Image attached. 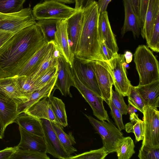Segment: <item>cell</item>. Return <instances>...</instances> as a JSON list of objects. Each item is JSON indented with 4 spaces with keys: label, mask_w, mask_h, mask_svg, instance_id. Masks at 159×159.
Listing matches in <instances>:
<instances>
[{
    "label": "cell",
    "mask_w": 159,
    "mask_h": 159,
    "mask_svg": "<svg viewBox=\"0 0 159 159\" xmlns=\"http://www.w3.org/2000/svg\"><path fill=\"white\" fill-rule=\"evenodd\" d=\"M45 41L36 24L15 33L0 48V78L16 76Z\"/></svg>",
    "instance_id": "6da1fadb"
},
{
    "label": "cell",
    "mask_w": 159,
    "mask_h": 159,
    "mask_svg": "<svg viewBox=\"0 0 159 159\" xmlns=\"http://www.w3.org/2000/svg\"><path fill=\"white\" fill-rule=\"evenodd\" d=\"M82 9V25L75 57L83 62L103 61L98 30L99 13L97 2L94 1Z\"/></svg>",
    "instance_id": "7a4b0ae2"
},
{
    "label": "cell",
    "mask_w": 159,
    "mask_h": 159,
    "mask_svg": "<svg viewBox=\"0 0 159 159\" xmlns=\"http://www.w3.org/2000/svg\"><path fill=\"white\" fill-rule=\"evenodd\" d=\"M134 56V62L139 77V85L159 80L158 61L148 47L144 45H139Z\"/></svg>",
    "instance_id": "3957f363"
},
{
    "label": "cell",
    "mask_w": 159,
    "mask_h": 159,
    "mask_svg": "<svg viewBox=\"0 0 159 159\" xmlns=\"http://www.w3.org/2000/svg\"><path fill=\"white\" fill-rule=\"evenodd\" d=\"M77 11L75 8L63 3L48 0L35 5L32 12L35 20L49 19L62 20H67Z\"/></svg>",
    "instance_id": "277c9868"
},
{
    "label": "cell",
    "mask_w": 159,
    "mask_h": 159,
    "mask_svg": "<svg viewBox=\"0 0 159 159\" xmlns=\"http://www.w3.org/2000/svg\"><path fill=\"white\" fill-rule=\"evenodd\" d=\"M94 129L100 136L103 147L108 154L115 152L118 140L123 137V133L110 120L107 122L99 121L84 114Z\"/></svg>",
    "instance_id": "5b68a950"
},
{
    "label": "cell",
    "mask_w": 159,
    "mask_h": 159,
    "mask_svg": "<svg viewBox=\"0 0 159 159\" xmlns=\"http://www.w3.org/2000/svg\"><path fill=\"white\" fill-rule=\"evenodd\" d=\"M36 23L30 7L16 13L0 12V30L16 33Z\"/></svg>",
    "instance_id": "8992f818"
},
{
    "label": "cell",
    "mask_w": 159,
    "mask_h": 159,
    "mask_svg": "<svg viewBox=\"0 0 159 159\" xmlns=\"http://www.w3.org/2000/svg\"><path fill=\"white\" fill-rule=\"evenodd\" d=\"M144 134L142 146L159 148V111L146 106L143 108Z\"/></svg>",
    "instance_id": "52a82bcc"
},
{
    "label": "cell",
    "mask_w": 159,
    "mask_h": 159,
    "mask_svg": "<svg viewBox=\"0 0 159 159\" xmlns=\"http://www.w3.org/2000/svg\"><path fill=\"white\" fill-rule=\"evenodd\" d=\"M105 61L111 74L115 90L124 97L127 96L132 85L127 76L124 54L117 53Z\"/></svg>",
    "instance_id": "ba28073f"
},
{
    "label": "cell",
    "mask_w": 159,
    "mask_h": 159,
    "mask_svg": "<svg viewBox=\"0 0 159 159\" xmlns=\"http://www.w3.org/2000/svg\"><path fill=\"white\" fill-rule=\"evenodd\" d=\"M72 76L75 87L91 107L93 114L102 121L110 120L105 109L102 98L84 85L79 79L73 67L71 68Z\"/></svg>",
    "instance_id": "9c48e42d"
},
{
    "label": "cell",
    "mask_w": 159,
    "mask_h": 159,
    "mask_svg": "<svg viewBox=\"0 0 159 159\" xmlns=\"http://www.w3.org/2000/svg\"><path fill=\"white\" fill-rule=\"evenodd\" d=\"M98 84L101 97L110 107L113 81L111 74L106 61H93Z\"/></svg>",
    "instance_id": "30bf717a"
},
{
    "label": "cell",
    "mask_w": 159,
    "mask_h": 159,
    "mask_svg": "<svg viewBox=\"0 0 159 159\" xmlns=\"http://www.w3.org/2000/svg\"><path fill=\"white\" fill-rule=\"evenodd\" d=\"M57 76L53 89H59L63 96L72 97L71 87H75L71 66L64 57L59 53L57 60Z\"/></svg>",
    "instance_id": "8fae6325"
},
{
    "label": "cell",
    "mask_w": 159,
    "mask_h": 159,
    "mask_svg": "<svg viewBox=\"0 0 159 159\" xmlns=\"http://www.w3.org/2000/svg\"><path fill=\"white\" fill-rule=\"evenodd\" d=\"M42 120L43 137L46 146V153L57 158L69 159L72 155L68 154L61 144L53 129L51 122L46 119Z\"/></svg>",
    "instance_id": "7c38bea8"
},
{
    "label": "cell",
    "mask_w": 159,
    "mask_h": 159,
    "mask_svg": "<svg viewBox=\"0 0 159 159\" xmlns=\"http://www.w3.org/2000/svg\"><path fill=\"white\" fill-rule=\"evenodd\" d=\"M72 67L80 80L88 88L101 97L93 61L83 62L75 57Z\"/></svg>",
    "instance_id": "4fadbf2b"
},
{
    "label": "cell",
    "mask_w": 159,
    "mask_h": 159,
    "mask_svg": "<svg viewBox=\"0 0 159 159\" xmlns=\"http://www.w3.org/2000/svg\"><path fill=\"white\" fill-rule=\"evenodd\" d=\"M54 41L60 54L64 57L72 67L75 57L70 46L67 30L66 20L58 21Z\"/></svg>",
    "instance_id": "5bb4252c"
},
{
    "label": "cell",
    "mask_w": 159,
    "mask_h": 159,
    "mask_svg": "<svg viewBox=\"0 0 159 159\" xmlns=\"http://www.w3.org/2000/svg\"><path fill=\"white\" fill-rule=\"evenodd\" d=\"M98 30L101 42L115 54L118 53L119 50L115 36L111 27L107 11L99 14Z\"/></svg>",
    "instance_id": "9a60e30c"
},
{
    "label": "cell",
    "mask_w": 159,
    "mask_h": 159,
    "mask_svg": "<svg viewBox=\"0 0 159 159\" xmlns=\"http://www.w3.org/2000/svg\"><path fill=\"white\" fill-rule=\"evenodd\" d=\"M83 10L77 11L66 20L67 30L70 47L74 54L80 35L83 20Z\"/></svg>",
    "instance_id": "2e32d148"
},
{
    "label": "cell",
    "mask_w": 159,
    "mask_h": 159,
    "mask_svg": "<svg viewBox=\"0 0 159 159\" xmlns=\"http://www.w3.org/2000/svg\"><path fill=\"white\" fill-rule=\"evenodd\" d=\"M19 130L20 140L17 145L18 148L46 152V146L43 137L31 133L20 126H19Z\"/></svg>",
    "instance_id": "e0dca14e"
},
{
    "label": "cell",
    "mask_w": 159,
    "mask_h": 159,
    "mask_svg": "<svg viewBox=\"0 0 159 159\" xmlns=\"http://www.w3.org/2000/svg\"><path fill=\"white\" fill-rule=\"evenodd\" d=\"M17 76L0 78V93L6 95L17 104L26 101L28 98L21 91Z\"/></svg>",
    "instance_id": "ac0fdd59"
},
{
    "label": "cell",
    "mask_w": 159,
    "mask_h": 159,
    "mask_svg": "<svg viewBox=\"0 0 159 159\" xmlns=\"http://www.w3.org/2000/svg\"><path fill=\"white\" fill-rule=\"evenodd\" d=\"M59 52L53 41L50 48L34 71L28 77L34 80L51 68L57 65Z\"/></svg>",
    "instance_id": "d6986e66"
},
{
    "label": "cell",
    "mask_w": 159,
    "mask_h": 159,
    "mask_svg": "<svg viewBox=\"0 0 159 159\" xmlns=\"http://www.w3.org/2000/svg\"><path fill=\"white\" fill-rule=\"evenodd\" d=\"M125 11V19L121 34L124 35L128 31L132 32L134 36L139 37L141 34L139 18L135 14L130 0H123Z\"/></svg>",
    "instance_id": "ffe728a7"
},
{
    "label": "cell",
    "mask_w": 159,
    "mask_h": 159,
    "mask_svg": "<svg viewBox=\"0 0 159 159\" xmlns=\"http://www.w3.org/2000/svg\"><path fill=\"white\" fill-rule=\"evenodd\" d=\"M17 104L11 98L0 93V116L5 129L9 125L15 122L19 115Z\"/></svg>",
    "instance_id": "44dd1931"
},
{
    "label": "cell",
    "mask_w": 159,
    "mask_h": 159,
    "mask_svg": "<svg viewBox=\"0 0 159 159\" xmlns=\"http://www.w3.org/2000/svg\"><path fill=\"white\" fill-rule=\"evenodd\" d=\"M39 119H46L59 125L52 110L48 97H44L28 108L24 113Z\"/></svg>",
    "instance_id": "7402d4cb"
},
{
    "label": "cell",
    "mask_w": 159,
    "mask_h": 159,
    "mask_svg": "<svg viewBox=\"0 0 159 159\" xmlns=\"http://www.w3.org/2000/svg\"><path fill=\"white\" fill-rule=\"evenodd\" d=\"M135 87L143 98L146 106L159 107V80Z\"/></svg>",
    "instance_id": "603a6c76"
},
{
    "label": "cell",
    "mask_w": 159,
    "mask_h": 159,
    "mask_svg": "<svg viewBox=\"0 0 159 159\" xmlns=\"http://www.w3.org/2000/svg\"><path fill=\"white\" fill-rule=\"evenodd\" d=\"M57 76V74L46 85L33 92L27 101L18 104L17 112L18 114L20 115L24 113L28 108L42 98L49 97L53 90Z\"/></svg>",
    "instance_id": "cb8c5ba5"
},
{
    "label": "cell",
    "mask_w": 159,
    "mask_h": 159,
    "mask_svg": "<svg viewBox=\"0 0 159 159\" xmlns=\"http://www.w3.org/2000/svg\"><path fill=\"white\" fill-rule=\"evenodd\" d=\"M159 13V0H149L146 14L144 23L141 29V34L147 43L151 36L154 22Z\"/></svg>",
    "instance_id": "d4e9b609"
},
{
    "label": "cell",
    "mask_w": 159,
    "mask_h": 159,
    "mask_svg": "<svg viewBox=\"0 0 159 159\" xmlns=\"http://www.w3.org/2000/svg\"><path fill=\"white\" fill-rule=\"evenodd\" d=\"M51 41L44 42L32 57L22 66L17 75L28 76L35 69L50 48Z\"/></svg>",
    "instance_id": "484cf974"
},
{
    "label": "cell",
    "mask_w": 159,
    "mask_h": 159,
    "mask_svg": "<svg viewBox=\"0 0 159 159\" xmlns=\"http://www.w3.org/2000/svg\"><path fill=\"white\" fill-rule=\"evenodd\" d=\"M15 122L26 131L33 134L44 136L41 119L24 113L20 114L16 118Z\"/></svg>",
    "instance_id": "4316f807"
},
{
    "label": "cell",
    "mask_w": 159,
    "mask_h": 159,
    "mask_svg": "<svg viewBox=\"0 0 159 159\" xmlns=\"http://www.w3.org/2000/svg\"><path fill=\"white\" fill-rule=\"evenodd\" d=\"M55 90L53 89L48 99L59 125L63 128L66 127L68 124L65 105L61 99L53 96Z\"/></svg>",
    "instance_id": "83f0119b"
},
{
    "label": "cell",
    "mask_w": 159,
    "mask_h": 159,
    "mask_svg": "<svg viewBox=\"0 0 159 159\" xmlns=\"http://www.w3.org/2000/svg\"><path fill=\"white\" fill-rule=\"evenodd\" d=\"M52 123L61 144L67 153L71 155L77 152V150L73 146L76 143L72 132L67 134L60 125L52 122Z\"/></svg>",
    "instance_id": "f1b7e54d"
},
{
    "label": "cell",
    "mask_w": 159,
    "mask_h": 159,
    "mask_svg": "<svg viewBox=\"0 0 159 159\" xmlns=\"http://www.w3.org/2000/svg\"><path fill=\"white\" fill-rule=\"evenodd\" d=\"M134 141L130 137H123L118 141L115 152L118 159H129L135 153Z\"/></svg>",
    "instance_id": "f546056e"
},
{
    "label": "cell",
    "mask_w": 159,
    "mask_h": 159,
    "mask_svg": "<svg viewBox=\"0 0 159 159\" xmlns=\"http://www.w3.org/2000/svg\"><path fill=\"white\" fill-rule=\"evenodd\" d=\"M129 119L130 121L125 125L126 131L134 133L137 142L143 140L144 134L143 121L139 118L138 114L135 113L129 115Z\"/></svg>",
    "instance_id": "4dcf8cb0"
},
{
    "label": "cell",
    "mask_w": 159,
    "mask_h": 159,
    "mask_svg": "<svg viewBox=\"0 0 159 159\" xmlns=\"http://www.w3.org/2000/svg\"><path fill=\"white\" fill-rule=\"evenodd\" d=\"M59 20L54 19H43L38 20L36 24L40 29L45 42L54 41L57 30V24Z\"/></svg>",
    "instance_id": "1f68e13d"
},
{
    "label": "cell",
    "mask_w": 159,
    "mask_h": 159,
    "mask_svg": "<svg viewBox=\"0 0 159 159\" xmlns=\"http://www.w3.org/2000/svg\"><path fill=\"white\" fill-rule=\"evenodd\" d=\"M26 0H0V12L5 13L18 12L23 8Z\"/></svg>",
    "instance_id": "d6a6232c"
},
{
    "label": "cell",
    "mask_w": 159,
    "mask_h": 159,
    "mask_svg": "<svg viewBox=\"0 0 159 159\" xmlns=\"http://www.w3.org/2000/svg\"><path fill=\"white\" fill-rule=\"evenodd\" d=\"M49 159L46 152L24 150L18 148L11 159Z\"/></svg>",
    "instance_id": "836d02e7"
},
{
    "label": "cell",
    "mask_w": 159,
    "mask_h": 159,
    "mask_svg": "<svg viewBox=\"0 0 159 159\" xmlns=\"http://www.w3.org/2000/svg\"><path fill=\"white\" fill-rule=\"evenodd\" d=\"M17 79L21 91L28 99L33 92L39 90L35 85L34 81L28 77L25 76H17Z\"/></svg>",
    "instance_id": "e575fe53"
},
{
    "label": "cell",
    "mask_w": 159,
    "mask_h": 159,
    "mask_svg": "<svg viewBox=\"0 0 159 159\" xmlns=\"http://www.w3.org/2000/svg\"><path fill=\"white\" fill-rule=\"evenodd\" d=\"M127 97L129 104L143 113L144 107L146 105L143 98L136 90L135 86L131 85Z\"/></svg>",
    "instance_id": "d590c367"
},
{
    "label": "cell",
    "mask_w": 159,
    "mask_h": 159,
    "mask_svg": "<svg viewBox=\"0 0 159 159\" xmlns=\"http://www.w3.org/2000/svg\"><path fill=\"white\" fill-rule=\"evenodd\" d=\"M108 154L104 148L91 150L75 156H72L69 159H104Z\"/></svg>",
    "instance_id": "8d00e7d4"
},
{
    "label": "cell",
    "mask_w": 159,
    "mask_h": 159,
    "mask_svg": "<svg viewBox=\"0 0 159 159\" xmlns=\"http://www.w3.org/2000/svg\"><path fill=\"white\" fill-rule=\"evenodd\" d=\"M57 66L52 67L34 80L35 85L39 89L48 84L57 75Z\"/></svg>",
    "instance_id": "74e56055"
},
{
    "label": "cell",
    "mask_w": 159,
    "mask_h": 159,
    "mask_svg": "<svg viewBox=\"0 0 159 159\" xmlns=\"http://www.w3.org/2000/svg\"><path fill=\"white\" fill-rule=\"evenodd\" d=\"M147 43L148 47L153 51L159 52V13L156 18L151 36Z\"/></svg>",
    "instance_id": "f35d334b"
},
{
    "label": "cell",
    "mask_w": 159,
    "mask_h": 159,
    "mask_svg": "<svg viewBox=\"0 0 159 159\" xmlns=\"http://www.w3.org/2000/svg\"><path fill=\"white\" fill-rule=\"evenodd\" d=\"M111 101L122 115L128 113V106L125 103L124 97L116 91L112 90Z\"/></svg>",
    "instance_id": "ab89813d"
},
{
    "label": "cell",
    "mask_w": 159,
    "mask_h": 159,
    "mask_svg": "<svg viewBox=\"0 0 159 159\" xmlns=\"http://www.w3.org/2000/svg\"><path fill=\"white\" fill-rule=\"evenodd\" d=\"M138 157L140 159H159V148L141 146Z\"/></svg>",
    "instance_id": "60d3db41"
},
{
    "label": "cell",
    "mask_w": 159,
    "mask_h": 159,
    "mask_svg": "<svg viewBox=\"0 0 159 159\" xmlns=\"http://www.w3.org/2000/svg\"><path fill=\"white\" fill-rule=\"evenodd\" d=\"M111 114L117 128L120 131L125 129L122 120V114L111 101L110 107Z\"/></svg>",
    "instance_id": "b9f144b4"
},
{
    "label": "cell",
    "mask_w": 159,
    "mask_h": 159,
    "mask_svg": "<svg viewBox=\"0 0 159 159\" xmlns=\"http://www.w3.org/2000/svg\"><path fill=\"white\" fill-rule=\"evenodd\" d=\"M149 0H140L139 20L141 29L145 21L146 14Z\"/></svg>",
    "instance_id": "7bdbcfd3"
},
{
    "label": "cell",
    "mask_w": 159,
    "mask_h": 159,
    "mask_svg": "<svg viewBox=\"0 0 159 159\" xmlns=\"http://www.w3.org/2000/svg\"><path fill=\"white\" fill-rule=\"evenodd\" d=\"M18 148L16 146L13 147H7L0 151V159H11Z\"/></svg>",
    "instance_id": "ee69618b"
},
{
    "label": "cell",
    "mask_w": 159,
    "mask_h": 159,
    "mask_svg": "<svg viewBox=\"0 0 159 159\" xmlns=\"http://www.w3.org/2000/svg\"><path fill=\"white\" fill-rule=\"evenodd\" d=\"M101 48L103 61L111 59L115 54L106 45L104 42H101Z\"/></svg>",
    "instance_id": "f6af8a7d"
},
{
    "label": "cell",
    "mask_w": 159,
    "mask_h": 159,
    "mask_svg": "<svg viewBox=\"0 0 159 159\" xmlns=\"http://www.w3.org/2000/svg\"><path fill=\"white\" fill-rule=\"evenodd\" d=\"M15 33L0 30V48Z\"/></svg>",
    "instance_id": "bcb514c9"
},
{
    "label": "cell",
    "mask_w": 159,
    "mask_h": 159,
    "mask_svg": "<svg viewBox=\"0 0 159 159\" xmlns=\"http://www.w3.org/2000/svg\"><path fill=\"white\" fill-rule=\"evenodd\" d=\"M111 0H98L97 2L99 14L107 11V6Z\"/></svg>",
    "instance_id": "7dc6e473"
},
{
    "label": "cell",
    "mask_w": 159,
    "mask_h": 159,
    "mask_svg": "<svg viewBox=\"0 0 159 159\" xmlns=\"http://www.w3.org/2000/svg\"><path fill=\"white\" fill-rule=\"evenodd\" d=\"M134 11L139 18L140 0H130Z\"/></svg>",
    "instance_id": "c3c4849f"
},
{
    "label": "cell",
    "mask_w": 159,
    "mask_h": 159,
    "mask_svg": "<svg viewBox=\"0 0 159 159\" xmlns=\"http://www.w3.org/2000/svg\"><path fill=\"white\" fill-rule=\"evenodd\" d=\"M125 61L127 63H129L132 61L133 58L132 53L129 51H126L124 54Z\"/></svg>",
    "instance_id": "681fc988"
},
{
    "label": "cell",
    "mask_w": 159,
    "mask_h": 159,
    "mask_svg": "<svg viewBox=\"0 0 159 159\" xmlns=\"http://www.w3.org/2000/svg\"><path fill=\"white\" fill-rule=\"evenodd\" d=\"M84 0H75V9L77 10L82 9Z\"/></svg>",
    "instance_id": "f907efd6"
},
{
    "label": "cell",
    "mask_w": 159,
    "mask_h": 159,
    "mask_svg": "<svg viewBox=\"0 0 159 159\" xmlns=\"http://www.w3.org/2000/svg\"><path fill=\"white\" fill-rule=\"evenodd\" d=\"M5 130V129L0 116V139H2L4 137Z\"/></svg>",
    "instance_id": "816d5d0a"
},
{
    "label": "cell",
    "mask_w": 159,
    "mask_h": 159,
    "mask_svg": "<svg viewBox=\"0 0 159 159\" xmlns=\"http://www.w3.org/2000/svg\"><path fill=\"white\" fill-rule=\"evenodd\" d=\"M137 110L136 108L129 104L128 106V113L129 115L137 112Z\"/></svg>",
    "instance_id": "f5cc1de1"
},
{
    "label": "cell",
    "mask_w": 159,
    "mask_h": 159,
    "mask_svg": "<svg viewBox=\"0 0 159 159\" xmlns=\"http://www.w3.org/2000/svg\"><path fill=\"white\" fill-rule=\"evenodd\" d=\"M95 0H84L82 9L89 5Z\"/></svg>",
    "instance_id": "db71d44e"
},
{
    "label": "cell",
    "mask_w": 159,
    "mask_h": 159,
    "mask_svg": "<svg viewBox=\"0 0 159 159\" xmlns=\"http://www.w3.org/2000/svg\"><path fill=\"white\" fill-rule=\"evenodd\" d=\"M56 1L63 3L71 4L75 2V0H53Z\"/></svg>",
    "instance_id": "11a10c76"
},
{
    "label": "cell",
    "mask_w": 159,
    "mask_h": 159,
    "mask_svg": "<svg viewBox=\"0 0 159 159\" xmlns=\"http://www.w3.org/2000/svg\"><path fill=\"white\" fill-rule=\"evenodd\" d=\"M125 66L126 69H129V65L128 64V63H126L125 64Z\"/></svg>",
    "instance_id": "9f6ffc18"
}]
</instances>
